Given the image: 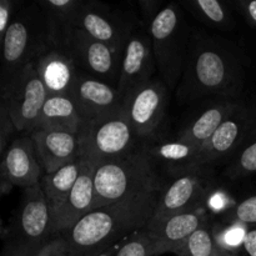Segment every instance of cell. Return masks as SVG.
<instances>
[{"label":"cell","mask_w":256,"mask_h":256,"mask_svg":"<svg viewBox=\"0 0 256 256\" xmlns=\"http://www.w3.org/2000/svg\"><path fill=\"white\" fill-rule=\"evenodd\" d=\"M169 89L162 79H152L125 99L124 110L132 130L142 142L152 139L166 112Z\"/></svg>","instance_id":"obj_11"},{"label":"cell","mask_w":256,"mask_h":256,"mask_svg":"<svg viewBox=\"0 0 256 256\" xmlns=\"http://www.w3.org/2000/svg\"><path fill=\"white\" fill-rule=\"evenodd\" d=\"M158 170L159 166L150 155L146 142L129 154L98 165L92 210L114 204L142 190L164 185Z\"/></svg>","instance_id":"obj_3"},{"label":"cell","mask_w":256,"mask_h":256,"mask_svg":"<svg viewBox=\"0 0 256 256\" xmlns=\"http://www.w3.org/2000/svg\"><path fill=\"white\" fill-rule=\"evenodd\" d=\"M139 26L140 20L132 12L95 0H82L76 22L78 30L122 54Z\"/></svg>","instance_id":"obj_8"},{"label":"cell","mask_w":256,"mask_h":256,"mask_svg":"<svg viewBox=\"0 0 256 256\" xmlns=\"http://www.w3.org/2000/svg\"><path fill=\"white\" fill-rule=\"evenodd\" d=\"M235 5L245 20L256 29V0H239Z\"/></svg>","instance_id":"obj_37"},{"label":"cell","mask_w":256,"mask_h":256,"mask_svg":"<svg viewBox=\"0 0 256 256\" xmlns=\"http://www.w3.org/2000/svg\"><path fill=\"white\" fill-rule=\"evenodd\" d=\"M216 256H240L239 252H222L219 255Z\"/></svg>","instance_id":"obj_40"},{"label":"cell","mask_w":256,"mask_h":256,"mask_svg":"<svg viewBox=\"0 0 256 256\" xmlns=\"http://www.w3.org/2000/svg\"><path fill=\"white\" fill-rule=\"evenodd\" d=\"M82 169V159L75 160L72 164L52 172L44 174L42 182V189L44 192L45 199L49 205L50 214H54L68 199L72 192L78 178Z\"/></svg>","instance_id":"obj_25"},{"label":"cell","mask_w":256,"mask_h":256,"mask_svg":"<svg viewBox=\"0 0 256 256\" xmlns=\"http://www.w3.org/2000/svg\"><path fill=\"white\" fill-rule=\"evenodd\" d=\"M30 136L45 174H52L79 159L78 134L35 129Z\"/></svg>","instance_id":"obj_19"},{"label":"cell","mask_w":256,"mask_h":256,"mask_svg":"<svg viewBox=\"0 0 256 256\" xmlns=\"http://www.w3.org/2000/svg\"><path fill=\"white\" fill-rule=\"evenodd\" d=\"M166 184L129 195L120 202L92 210L62 234L69 256H98L122 244L152 220Z\"/></svg>","instance_id":"obj_2"},{"label":"cell","mask_w":256,"mask_h":256,"mask_svg":"<svg viewBox=\"0 0 256 256\" xmlns=\"http://www.w3.org/2000/svg\"><path fill=\"white\" fill-rule=\"evenodd\" d=\"M82 159V158H80ZM98 165L82 159V169L64 204L52 215V235L59 236L72 229L92 210L94 176Z\"/></svg>","instance_id":"obj_18"},{"label":"cell","mask_w":256,"mask_h":256,"mask_svg":"<svg viewBox=\"0 0 256 256\" xmlns=\"http://www.w3.org/2000/svg\"><path fill=\"white\" fill-rule=\"evenodd\" d=\"M242 250L248 256H256V228H250L245 236Z\"/></svg>","instance_id":"obj_38"},{"label":"cell","mask_w":256,"mask_h":256,"mask_svg":"<svg viewBox=\"0 0 256 256\" xmlns=\"http://www.w3.org/2000/svg\"><path fill=\"white\" fill-rule=\"evenodd\" d=\"M245 85V58L228 39L194 29L186 62L176 88L182 104L204 98L242 100Z\"/></svg>","instance_id":"obj_1"},{"label":"cell","mask_w":256,"mask_h":256,"mask_svg":"<svg viewBox=\"0 0 256 256\" xmlns=\"http://www.w3.org/2000/svg\"><path fill=\"white\" fill-rule=\"evenodd\" d=\"M78 136L79 158L96 165L129 154L144 142L132 130L124 109L86 120Z\"/></svg>","instance_id":"obj_7"},{"label":"cell","mask_w":256,"mask_h":256,"mask_svg":"<svg viewBox=\"0 0 256 256\" xmlns=\"http://www.w3.org/2000/svg\"><path fill=\"white\" fill-rule=\"evenodd\" d=\"M44 16L39 4L22 6L2 40V74L0 98L5 96L20 72L50 49Z\"/></svg>","instance_id":"obj_4"},{"label":"cell","mask_w":256,"mask_h":256,"mask_svg":"<svg viewBox=\"0 0 256 256\" xmlns=\"http://www.w3.org/2000/svg\"><path fill=\"white\" fill-rule=\"evenodd\" d=\"M226 224H242L248 228H256V192L236 202L225 212Z\"/></svg>","instance_id":"obj_31"},{"label":"cell","mask_w":256,"mask_h":256,"mask_svg":"<svg viewBox=\"0 0 256 256\" xmlns=\"http://www.w3.org/2000/svg\"><path fill=\"white\" fill-rule=\"evenodd\" d=\"M44 170L35 152L30 134H22L10 142L0 164V190L8 194L12 186L28 189L39 185Z\"/></svg>","instance_id":"obj_14"},{"label":"cell","mask_w":256,"mask_h":256,"mask_svg":"<svg viewBox=\"0 0 256 256\" xmlns=\"http://www.w3.org/2000/svg\"><path fill=\"white\" fill-rule=\"evenodd\" d=\"M212 168L202 166L174 178L165 186L150 222H160L172 215L206 206L212 192Z\"/></svg>","instance_id":"obj_9"},{"label":"cell","mask_w":256,"mask_h":256,"mask_svg":"<svg viewBox=\"0 0 256 256\" xmlns=\"http://www.w3.org/2000/svg\"><path fill=\"white\" fill-rule=\"evenodd\" d=\"M256 124V105L242 104L224 120L209 142L202 146V165L214 169L229 162L246 140Z\"/></svg>","instance_id":"obj_10"},{"label":"cell","mask_w":256,"mask_h":256,"mask_svg":"<svg viewBox=\"0 0 256 256\" xmlns=\"http://www.w3.org/2000/svg\"><path fill=\"white\" fill-rule=\"evenodd\" d=\"M36 256H69V248L62 235L55 236Z\"/></svg>","instance_id":"obj_36"},{"label":"cell","mask_w":256,"mask_h":256,"mask_svg":"<svg viewBox=\"0 0 256 256\" xmlns=\"http://www.w3.org/2000/svg\"><path fill=\"white\" fill-rule=\"evenodd\" d=\"M242 100L216 99L202 112L190 120L178 134V136L196 146L202 148L210 140L214 132L219 129L224 120L239 106Z\"/></svg>","instance_id":"obj_23"},{"label":"cell","mask_w":256,"mask_h":256,"mask_svg":"<svg viewBox=\"0 0 256 256\" xmlns=\"http://www.w3.org/2000/svg\"><path fill=\"white\" fill-rule=\"evenodd\" d=\"M69 96L82 122L124 109V99L116 88L80 70Z\"/></svg>","instance_id":"obj_16"},{"label":"cell","mask_w":256,"mask_h":256,"mask_svg":"<svg viewBox=\"0 0 256 256\" xmlns=\"http://www.w3.org/2000/svg\"><path fill=\"white\" fill-rule=\"evenodd\" d=\"M19 8V2L15 0H2L0 2V42L4 39Z\"/></svg>","instance_id":"obj_33"},{"label":"cell","mask_w":256,"mask_h":256,"mask_svg":"<svg viewBox=\"0 0 256 256\" xmlns=\"http://www.w3.org/2000/svg\"><path fill=\"white\" fill-rule=\"evenodd\" d=\"M115 256H155V240L146 228L120 244Z\"/></svg>","instance_id":"obj_29"},{"label":"cell","mask_w":256,"mask_h":256,"mask_svg":"<svg viewBox=\"0 0 256 256\" xmlns=\"http://www.w3.org/2000/svg\"><path fill=\"white\" fill-rule=\"evenodd\" d=\"M82 120L70 96H48L40 114L36 129L78 134Z\"/></svg>","instance_id":"obj_24"},{"label":"cell","mask_w":256,"mask_h":256,"mask_svg":"<svg viewBox=\"0 0 256 256\" xmlns=\"http://www.w3.org/2000/svg\"><path fill=\"white\" fill-rule=\"evenodd\" d=\"M210 218L208 208L202 206L189 212L172 215L160 222H149L146 228L155 240V256L176 252L188 239Z\"/></svg>","instance_id":"obj_17"},{"label":"cell","mask_w":256,"mask_h":256,"mask_svg":"<svg viewBox=\"0 0 256 256\" xmlns=\"http://www.w3.org/2000/svg\"><path fill=\"white\" fill-rule=\"evenodd\" d=\"M34 66L48 96H69L79 74V69L69 52L50 48L38 58Z\"/></svg>","instance_id":"obj_21"},{"label":"cell","mask_w":256,"mask_h":256,"mask_svg":"<svg viewBox=\"0 0 256 256\" xmlns=\"http://www.w3.org/2000/svg\"><path fill=\"white\" fill-rule=\"evenodd\" d=\"M222 250L215 236V226L209 219L185 242L176 256H216Z\"/></svg>","instance_id":"obj_28"},{"label":"cell","mask_w":256,"mask_h":256,"mask_svg":"<svg viewBox=\"0 0 256 256\" xmlns=\"http://www.w3.org/2000/svg\"><path fill=\"white\" fill-rule=\"evenodd\" d=\"M234 205L230 204V198L224 192H212L206 199V208L212 212H229Z\"/></svg>","instance_id":"obj_35"},{"label":"cell","mask_w":256,"mask_h":256,"mask_svg":"<svg viewBox=\"0 0 256 256\" xmlns=\"http://www.w3.org/2000/svg\"><path fill=\"white\" fill-rule=\"evenodd\" d=\"M50 46L66 50L70 38L76 30L78 15L82 0H40Z\"/></svg>","instance_id":"obj_22"},{"label":"cell","mask_w":256,"mask_h":256,"mask_svg":"<svg viewBox=\"0 0 256 256\" xmlns=\"http://www.w3.org/2000/svg\"><path fill=\"white\" fill-rule=\"evenodd\" d=\"M250 228L242 224H226V226H215V236L222 252H239L244 245L245 236Z\"/></svg>","instance_id":"obj_30"},{"label":"cell","mask_w":256,"mask_h":256,"mask_svg":"<svg viewBox=\"0 0 256 256\" xmlns=\"http://www.w3.org/2000/svg\"><path fill=\"white\" fill-rule=\"evenodd\" d=\"M180 5L208 28L232 32L236 26L234 12L228 2L220 0H192L182 2Z\"/></svg>","instance_id":"obj_26"},{"label":"cell","mask_w":256,"mask_h":256,"mask_svg":"<svg viewBox=\"0 0 256 256\" xmlns=\"http://www.w3.org/2000/svg\"><path fill=\"white\" fill-rule=\"evenodd\" d=\"M54 238L42 185L24 189L14 220L4 232L2 256H36Z\"/></svg>","instance_id":"obj_6"},{"label":"cell","mask_w":256,"mask_h":256,"mask_svg":"<svg viewBox=\"0 0 256 256\" xmlns=\"http://www.w3.org/2000/svg\"><path fill=\"white\" fill-rule=\"evenodd\" d=\"M156 70L168 89L175 90L182 80L192 32L182 5L172 2L162 8L149 28Z\"/></svg>","instance_id":"obj_5"},{"label":"cell","mask_w":256,"mask_h":256,"mask_svg":"<svg viewBox=\"0 0 256 256\" xmlns=\"http://www.w3.org/2000/svg\"><path fill=\"white\" fill-rule=\"evenodd\" d=\"M65 52L74 59L78 69L112 86L118 88L122 54L109 45L75 30Z\"/></svg>","instance_id":"obj_13"},{"label":"cell","mask_w":256,"mask_h":256,"mask_svg":"<svg viewBox=\"0 0 256 256\" xmlns=\"http://www.w3.org/2000/svg\"><path fill=\"white\" fill-rule=\"evenodd\" d=\"M18 132L9 112V106L5 99H0V152L2 156L6 152L10 145V139Z\"/></svg>","instance_id":"obj_32"},{"label":"cell","mask_w":256,"mask_h":256,"mask_svg":"<svg viewBox=\"0 0 256 256\" xmlns=\"http://www.w3.org/2000/svg\"><path fill=\"white\" fill-rule=\"evenodd\" d=\"M10 116L19 132L30 134L36 129L40 114L48 99V92L39 79L34 64H30L20 72L5 96Z\"/></svg>","instance_id":"obj_12"},{"label":"cell","mask_w":256,"mask_h":256,"mask_svg":"<svg viewBox=\"0 0 256 256\" xmlns=\"http://www.w3.org/2000/svg\"><path fill=\"white\" fill-rule=\"evenodd\" d=\"M256 172V124L236 154L228 162L225 175L230 180H239Z\"/></svg>","instance_id":"obj_27"},{"label":"cell","mask_w":256,"mask_h":256,"mask_svg":"<svg viewBox=\"0 0 256 256\" xmlns=\"http://www.w3.org/2000/svg\"><path fill=\"white\" fill-rule=\"evenodd\" d=\"M152 139L146 140L150 155L158 166L164 168L172 176L178 178L204 166L202 148L179 136L175 139Z\"/></svg>","instance_id":"obj_20"},{"label":"cell","mask_w":256,"mask_h":256,"mask_svg":"<svg viewBox=\"0 0 256 256\" xmlns=\"http://www.w3.org/2000/svg\"><path fill=\"white\" fill-rule=\"evenodd\" d=\"M140 26L144 29L149 30L150 25L152 24L155 18L158 16L160 12L162 10V2L159 0H140Z\"/></svg>","instance_id":"obj_34"},{"label":"cell","mask_w":256,"mask_h":256,"mask_svg":"<svg viewBox=\"0 0 256 256\" xmlns=\"http://www.w3.org/2000/svg\"><path fill=\"white\" fill-rule=\"evenodd\" d=\"M119 246H120V244H119V245H115V246L110 248L109 250H106V252H102V254L98 255V256H115V254H116L118 248H119Z\"/></svg>","instance_id":"obj_39"},{"label":"cell","mask_w":256,"mask_h":256,"mask_svg":"<svg viewBox=\"0 0 256 256\" xmlns=\"http://www.w3.org/2000/svg\"><path fill=\"white\" fill-rule=\"evenodd\" d=\"M156 62L149 32L139 26L132 35L122 52L118 92L126 99L145 84L152 80Z\"/></svg>","instance_id":"obj_15"}]
</instances>
